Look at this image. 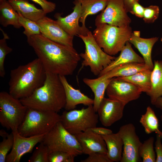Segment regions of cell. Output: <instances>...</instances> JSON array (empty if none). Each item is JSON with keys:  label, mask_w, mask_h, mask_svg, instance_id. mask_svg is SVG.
<instances>
[{"label": "cell", "mask_w": 162, "mask_h": 162, "mask_svg": "<svg viewBox=\"0 0 162 162\" xmlns=\"http://www.w3.org/2000/svg\"><path fill=\"white\" fill-rule=\"evenodd\" d=\"M46 72L67 76L72 75L81 57L73 47L52 41L40 34L27 38Z\"/></svg>", "instance_id": "1"}, {"label": "cell", "mask_w": 162, "mask_h": 162, "mask_svg": "<svg viewBox=\"0 0 162 162\" xmlns=\"http://www.w3.org/2000/svg\"><path fill=\"white\" fill-rule=\"evenodd\" d=\"M27 108L58 112L64 108V89L58 75L46 72L43 85L31 95L20 99Z\"/></svg>", "instance_id": "2"}, {"label": "cell", "mask_w": 162, "mask_h": 162, "mask_svg": "<svg viewBox=\"0 0 162 162\" xmlns=\"http://www.w3.org/2000/svg\"><path fill=\"white\" fill-rule=\"evenodd\" d=\"M46 76L44 68L36 58L11 70L9 93L19 99L28 97L43 85Z\"/></svg>", "instance_id": "3"}, {"label": "cell", "mask_w": 162, "mask_h": 162, "mask_svg": "<svg viewBox=\"0 0 162 162\" xmlns=\"http://www.w3.org/2000/svg\"><path fill=\"white\" fill-rule=\"evenodd\" d=\"M96 26L92 33L94 39L105 52L111 56L120 52L133 32L130 25L119 27L102 23Z\"/></svg>", "instance_id": "4"}, {"label": "cell", "mask_w": 162, "mask_h": 162, "mask_svg": "<svg viewBox=\"0 0 162 162\" xmlns=\"http://www.w3.org/2000/svg\"><path fill=\"white\" fill-rule=\"evenodd\" d=\"M60 120L57 112L28 108L18 131L25 137L45 134Z\"/></svg>", "instance_id": "5"}, {"label": "cell", "mask_w": 162, "mask_h": 162, "mask_svg": "<svg viewBox=\"0 0 162 162\" xmlns=\"http://www.w3.org/2000/svg\"><path fill=\"white\" fill-rule=\"evenodd\" d=\"M42 141L47 146L49 153L53 151H61L75 157L83 154L75 135L68 132L60 121L45 134Z\"/></svg>", "instance_id": "6"}, {"label": "cell", "mask_w": 162, "mask_h": 162, "mask_svg": "<svg viewBox=\"0 0 162 162\" xmlns=\"http://www.w3.org/2000/svg\"><path fill=\"white\" fill-rule=\"evenodd\" d=\"M84 42L85 47L84 52L80 55L83 59L82 67H89L91 72L96 76L99 75L101 71L116 57L105 52L94 39L90 31L86 35L78 36Z\"/></svg>", "instance_id": "7"}, {"label": "cell", "mask_w": 162, "mask_h": 162, "mask_svg": "<svg viewBox=\"0 0 162 162\" xmlns=\"http://www.w3.org/2000/svg\"><path fill=\"white\" fill-rule=\"evenodd\" d=\"M93 105L80 110L64 111L61 115L60 122L64 128L74 135L97 127L99 117Z\"/></svg>", "instance_id": "8"}, {"label": "cell", "mask_w": 162, "mask_h": 162, "mask_svg": "<svg viewBox=\"0 0 162 162\" xmlns=\"http://www.w3.org/2000/svg\"><path fill=\"white\" fill-rule=\"evenodd\" d=\"M27 107L20 100L5 91L0 92V123L8 130L18 129L25 115Z\"/></svg>", "instance_id": "9"}, {"label": "cell", "mask_w": 162, "mask_h": 162, "mask_svg": "<svg viewBox=\"0 0 162 162\" xmlns=\"http://www.w3.org/2000/svg\"><path fill=\"white\" fill-rule=\"evenodd\" d=\"M127 13L123 0H107L106 8L96 18L95 25L106 23L119 27L129 26L131 20Z\"/></svg>", "instance_id": "10"}, {"label": "cell", "mask_w": 162, "mask_h": 162, "mask_svg": "<svg viewBox=\"0 0 162 162\" xmlns=\"http://www.w3.org/2000/svg\"><path fill=\"white\" fill-rule=\"evenodd\" d=\"M135 130L133 124L128 123L121 126L118 132L123 143L121 162H138L141 160L139 149L142 143Z\"/></svg>", "instance_id": "11"}, {"label": "cell", "mask_w": 162, "mask_h": 162, "mask_svg": "<svg viewBox=\"0 0 162 162\" xmlns=\"http://www.w3.org/2000/svg\"><path fill=\"white\" fill-rule=\"evenodd\" d=\"M108 98L118 100L126 105L138 99L142 92L134 85L119 79L112 78L106 90Z\"/></svg>", "instance_id": "12"}, {"label": "cell", "mask_w": 162, "mask_h": 162, "mask_svg": "<svg viewBox=\"0 0 162 162\" xmlns=\"http://www.w3.org/2000/svg\"><path fill=\"white\" fill-rule=\"evenodd\" d=\"M14 142L11 152L6 158V162H19L25 154L32 152L35 146L43 141L45 134L25 137L20 135L18 130L12 131Z\"/></svg>", "instance_id": "13"}, {"label": "cell", "mask_w": 162, "mask_h": 162, "mask_svg": "<svg viewBox=\"0 0 162 162\" xmlns=\"http://www.w3.org/2000/svg\"><path fill=\"white\" fill-rule=\"evenodd\" d=\"M37 23L42 34L48 38L66 46L73 47L74 37L68 34L57 21L46 16Z\"/></svg>", "instance_id": "14"}, {"label": "cell", "mask_w": 162, "mask_h": 162, "mask_svg": "<svg viewBox=\"0 0 162 162\" xmlns=\"http://www.w3.org/2000/svg\"><path fill=\"white\" fill-rule=\"evenodd\" d=\"M125 105L118 100L104 97L97 112L101 124L109 127L120 120Z\"/></svg>", "instance_id": "15"}, {"label": "cell", "mask_w": 162, "mask_h": 162, "mask_svg": "<svg viewBox=\"0 0 162 162\" xmlns=\"http://www.w3.org/2000/svg\"><path fill=\"white\" fill-rule=\"evenodd\" d=\"M73 4L74 5L73 10L70 14L62 17L60 13H57L54 16L59 25L70 35L73 37L86 35L90 31L88 28H83L79 24L81 13V3L79 0H74Z\"/></svg>", "instance_id": "16"}, {"label": "cell", "mask_w": 162, "mask_h": 162, "mask_svg": "<svg viewBox=\"0 0 162 162\" xmlns=\"http://www.w3.org/2000/svg\"><path fill=\"white\" fill-rule=\"evenodd\" d=\"M81 146L83 154L94 152L107 154V149L102 135L94 133L91 129L74 135Z\"/></svg>", "instance_id": "17"}, {"label": "cell", "mask_w": 162, "mask_h": 162, "mask_svg": "<svg viewBox=\"0 0 162 162\" xmlns=\"http://www.w3.org/2000/svg\"><path fill=\"white\" fill-rule=\"evenodd\" d=\"M59 76L64 89L66 104L64 108L66 110H74L80 104L88 106L93 105L94 99L82 93L80 90L74 88L68 83L65 76Z\"/></svg>", "instance_id": "18"}, {"label": "cell", "mask_w": 162, "mask_h": 162, "mask_svg": "<svg viewBox=\"0 0 162 162\" xmlns=\"http://www.w3.org/2000/svg\"><path fill=\"white\" fill-rule=\"evenodd\" d=\"M158 39L157 37L149 38H141L140 31H135L132 32L128 40L138 49L142 56L145 64L152 70L154 67L152 58V50Z\"/></svg>", "instance_id": "19"}, {"label": "cell", "mask_w": 162, "mask_h": 162, "mask_svg": "<svg viewBox=\"0 0 162 162\" xmlns=\"http://www.w3.org/2000/svg\"><path fill=\"white\" fill-rule=\"evenodd\" d=\"M144 63L143 58L137 54L133 50L131 44L128 41L120 51L119 55L113 60L109 65L100 72L101 76L120 65L130 63Z\"/></svg>", "instance_id": "20"}, {"label": "cell", "mask_w": 162, "mask_h": 162, "mask_svg": "<svg viewBox=\"0 0 162 162\" xmlns=\"http://www.w3.org/2000/svg\"><path fill=\"white\" fill-rule=\"evenodd\" d=\"M10 4L17 12L23 16L35 22L44 16L46 14L42 9L37 8L27 0H8Z\"/></svg>", "instance_id": "21"}, {"label": "cell", "mask_w": 162, "mask_h": 162, "mask_svg": "<svg viewBox=\"0 0 162 162\" xmlns=\"http://www.w3.org/2000/svg\"><path fill=\"white\" fill-rule=\"evenodd\" d=\"M150 69L145 63H130L118 66L98 78L102 80L116 77H125L131 76L138 72Z\"/></svg>", "instance_id": "22"}, {"label": "cell", "mask_w": 162, "mask_h": 162, "mask_svg": "<svg viewBox=\"0 0 162 162\" xmlns=\"http://www.w3.org/2000/svg\"><path fill=\"white\" fill-rule=\"evenodd\" d=\"M106 145V155L112 162L121 161L122 154L123 143L119 134L102 136Z\"/></svg>", "instance_id": "23"}, {"label": "cell", "mask_w": 162, "mask_h": 162, "mask_svg": "<svg viewBox=\"0 0 162 162\" xmlns=\"http://www.w3.org/2000/svg\"><path fill=\"white\" fill-rule=\"evenodd\" d=\"M151 75V88L147 94L152 104L162 96V61L155 60Z\"/></svg>", "instance_id": "24"}, {"label": "cell", "mask_w": 162, "mask_h": 162, "mask_svg": "<svg viewBox=\"0 0 162 162\" xmlns=\"http://www.w3.org/2000/svg\"><path fill=\"white\" fill-rule=\"evenodd\" d=\"M111 79H109L100 80L98 78L93 79L85 78L83 79L84 82L91 89L94 94L93 106L96 112L102 100L104 98L105 92Z\"/></svg>", "instance_id": "25"}, {"label": "cell", "mask_w": 162, "mask_h": 162, "mask_svg": "<svg viewBox=\"0 0 162 162\" xmlns=\"http://www.w3.org/2000/svg\"><path fill=\"white\" fill-rule=\"evenodd\" d=\"M19 14L7 0L0 1V23L3 26H13L20 28L22 26L19 22Z\"/></svg>", "instance_id": "26"}, {"label": "cell", "mask_w": 162, "mask_h": 162, "mask_svg": "<svg viewBox=\"0 0 162 162\" xmlns=\"http://www.w3.org/2000/svg\"><path fill=\"white\" fill-rule=\"evenodd\" d=\"M152 71L151 70L148 69L138 72L129 76L117 77L122 80L134 85L142 92L147 94L151 88Z\"/></svg>", "instance_id": "27"}, {"label": "cell", "mask_w": 162, "mask_h": 162, "mask_svg": "<svg viewBox=\"0 0 162 162\" xmlns=\"http://www.w3.org/2000/svg\"><path fill=\"white\" fill-rule=\"evenodd\" d=\"M81 4V13L80 22L82 23V27H86L85 22L87 17L96 14L102 11L106 8L107 0H79Z\"/></svg>", "instance_id": "28"}, {"label": "cell", "mask_w": 162, "mask_h": 162, "mask_svg": "<svg viewBox=\"0 0 162 162\" xmlns=\"http://www.w3.org/2000/svg\"><path fill=\"white\" fill-rule=\"evenodd\" d=\"M140 122L147 134L154 132L160 135L162 134L159 128L158 120L154 111L150 106L147 107L146 112L141 116Z\"/></svg>", "instance_id": "29"}, {"label": "cell", "mask_w": 162, "mask_h": 162, "mask_svg": "<svg viewBox=\"0 0 162 162\" xmlns=\"http://www.w3.org/2000/svg\"><path fill=\"white\" fill-rule=\"evenodd\" d=\"M154 138L151 136L142 143L139 149L143 162H156V154L154 148Z\"/></svg>", "instance_id": "30"}, {"label": "cell", "mask_w": 162, "mask_h": 162, "mask_svg": "<svg viewBox=\"0 0 162 162\" xmlns=\"http://www.w3.org/2000/svg\"><path fill=\"white\" fill-rule=\"evenodd\" d=\"M19 14V22L21 26L24 28L23 33L27 38L36 34H41L40 29L37 22L23 16L20 13Z\"/></svg>", "instance_id": "31"}, {"label": "cell", "mask_w": 162, "mask_h": 162, "mask_svg": "<svg viewBox=\"0 0 162 162\" xmlns=\"http://www.w3.org/2000/svg\"><path fill=\"white\" fill-rule=\"evenodd\" d=\"M3 35V38L0 40V76L3 77L5 74L4 62L6 56L11 52L13 49L8 46L6 40L9 39L8 34L0 28Z\"/></svg>", "instance_id": "32"}, {"label": "cell", "mask_w": 162, "mask_h": 162, "mask_svg": "<svg viewBox=\"0 0 162 162\" xmlns=\"http://www.w3.org/2000/svg\"><path fill=\"white\" fill-rule=\"evenodd\" d=\"M49 154L47 146L42 141L34 150L28 161L30 162H49Z\"/></svg>", "instance_id": "33"}, {"label": "cell", "mask_w": 162, "mask_h": 162, "mask_svg": "<svg viewBox=\"0 0 162 162\" xmlns=\"http://www.w3.org/2000/svg\"><path fill=\"white\" fill-rule=\"evenodd\" d=\"M14 142V138L12 132L8 137L3 138L0 143V162H6V157L8 152L12 148Z\"/></svg>", "instance_id": "34"}, {"label": "cell", "mask_w": 162, "mask_h": 162, "mask_svg": "<svg viewBox=\"0 0 162 162\" xmlns=\"http://www.w3.org/2000/svg\"><path fill=\"white\" fill-rule=\"evenodd\" d=\"M75 157L68 153L55 151L49 153V162H74Z\"/></svg>", "instance_id": "35"}, {"label": "cell", "mask_w": 162, "mask_h": 162, "mask_svg": "<svg viewBox=\"0 0 162 162\" xmlns=\"http://www.w3.org/2000/svg\"><path fill=\"white\" fill-rule=\"evenodd\" d=\"M159 13V8L157 5H151L145 8L143 20L147 23H153L158 18Z\"/></svg>", "instance_id": "36"}, {"label": "cell", "mask_w": 162, "mask_h": 162, "mask_svg": "<svg viewBox=\"0 0 162 162\" xmlns=\"http://www.w3.org/2000/svg\"><path fill=\"white\" fill-rule=\"evenodd\" d=\"M86 159L81 160V162H112L106 154L99 152H94L89 154Z\"/></svg>", "instance_id": "37"}, {"label": "cell", "mask_w": 162, "mask_h": 162, "mask_svg": "<svg viewBox=\"0 0 162 162\" xmlns=\"http://www.w3.org/2000/svg\"><path fill=\"white\" fill-rule=\"evenodd\" d=\"M31 0L39 5L46 14L53 11L56 8V4L55 3L46 0Z\"/></svg>", "instance_id": "38"}, {"label": "cell", "mask_w": 162, "mask_h": 162, "mask_svg": "<svg viewBox=\"0 0 162 162\" xmlns=\"http://www.w3.org/2000/svg\"><path fill=\"white\" fill-rule=\"evenodd\" d=\"M144 8H145L140 4L139 0H135L130 12L137 17L142 18Z\"/></svg>", "instance_id": "39"}, {"label": "cell", "mask_w": 162, "mask_h": 162, "mask_svg": "<svg viewBox=\"0 0 162 162\" xmlns=\"http://www.w3.org/2000/svg\"><path fill=\"white\" fill-rule=\"evenodd\" d=\"M160 135L157 134L155 142V149L156 154V162H162V143Z\"/></svg>", "instance_id": "40"}, {"label": "cell", "mask_w": 162, "mask_h": 162, "mask_svg": "<svg viewBox=\"0 0 162 162\" xmlns=\"http://www.w3.org/2000/svg\"><path fill=\"white\" fill-rule=\"evenodd\" d=\"M91 129L94 133L102 136L108 135L112 133L110 129L102 127H96Z\"/></svg>", "instance_id": "41"}, {"label": "cell", "mask_w": 162, "mask_h": 162, "mask_svg": "<svg viewBox=\"0 0 162 162\" xmlns=\"http://www.w3.org/2000/svg\"><path fill=\"white\" fill-rule=\"evenodd\" d=\"M135 0H123L124 7L126 12H130L131 10L133 3Z\"/></svg>", "instance_id": "42"}, {"label": "cell", "mask_w": 162, "mask_h": 162, "mask_svg": "<svg viewBox=\"0 0 162 162\" xmlns=\"http://www.w3.org/2000/svg\"><path fill=\"white\" fill-rule=\"evenodd\" d=\"M153 105L156 107L162 110V96L158 98ZM160 119L162 122V114L160 116Z\"/></svg>", "instance_id": "43"}, {"label": "cell", "mask_w": 162, "mask_h": 162, "mask_svg": "<svg viewBox=\"0 0 162 162\" xmlns=\"http://www.w3.org/2000/svg\"><path fill=\"white\" fill-rule=\"evenodd\" d=\"M9 134L4 130L1 129L0 130V135L3 138L8 137Z\"/></svg>", "instance_id": "44"}, {"label": "cell", "mask_w": 162, "mask_h": 162, "mask_svg": "<svg viewBox=\"0 0 162 162\" xmlns=\"http://www.w3.org/2000/svg\"><path fill=\"white\" fill-rule=\"evenodd\" d=\"M160 136L161 137V140H162V134Z\"/></svg>", "instance_id": "45"}, {"label": "cell", "mask_w": 162, "mask_h": 162, "mask_svg": "<svg viewBox=\"0 0 162 162\" xmlns=\"http://www.w3.org/2000/svg\"><path fill=\"white\" fill-rule=\"evenodd\" d=\"M161 41L162 42V38H161Z\"/></svg>", "instance_id": "46"}]
</instances>
